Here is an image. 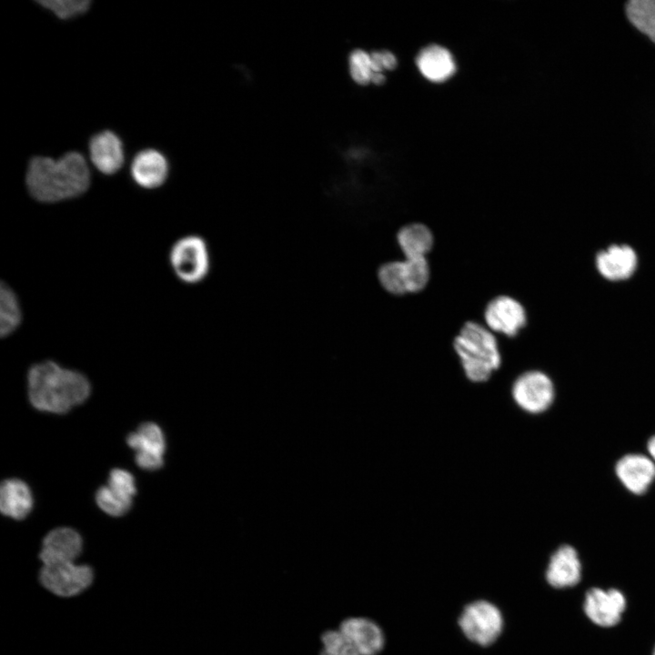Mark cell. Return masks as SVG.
<instances>
[{"label":"cell","mask_w":655,"mask_h":655,"mask_svg":"<svg viewBox=\"0 0 655 655\" xmlns=\"http://www.w3.org/2000/svg\"><path fill=\"white\" fill-rule=\"evenodd\" d=\"M25 185L38 202H61L80 196L88 189L90 171L78 152H68L58 159L35 156L28 164Z\"/></svg>","instance_id":"cell-1"},{"label":"cell","mask_w":655,"mask_h":655,"mask_svg":"<svg viewBox=\"0 0 655 655\" xmlns=\"http://www.w3.org/2000/svg\"><path fill=\"white\" fill-rule=\"evenodd\" d=\"M26 379L30 403L46 412L66 413L84 402L91 392L86 375L50 359L33 364Z\"/></svg>","instance_id":"cell-2"},{"label":"cell","mask_w":655,"mask_h":655,"mask_svg":"<svg viewBox=\"0 0 655 655\" xmlns=\"http://www.w3.org/2000/svg\"><path fill=\"white\" fill-rule=\"evenodd\" d=\"M452 352L471 384L489 382L504 364L500 339L479 319H468L452 338Z\"/></svg>","instance_id":"cell-3"},{"label":"cell","mask_w":655,"mask_h":655,"mask_svg":"<svg viewBox=\"0 0 655 655\" xmlns=\"http://www.w3.org/2000/svg\"><path fill=\"white\" fill-rule=\"evenodd\" d=\"M168 262L180 282L186 285L202 283L209 276L212 267L208 243L200 235H184L170 247Z\"/></svg>","instance_id":"cell-4"},{"label":"cell","mask_w":655,"mask_h":655,"mask_svg":"<svg viewBox=\"0 0 655 655\" xmlns=\"http://www.w3.org/2000/svg\"><path fill=\"white\" fill-rule=\"evenodd\" d=\"M509 395L513 404L523 413L537 416L553 405L556 388L550 376L538 368L519 372L510 383Z\"/></svg>","instance_id":"cell-5"},{"label":"cell","mask_w":655,"mask_h":655,"mask_svg":"<svg viewBox=\"0 0 655 655\" xmlns=\"http://www.w3.org/2000/svg\"><path fill=\"white\" fill-rule=\"evenodd\" d=\"M481 321L499 338L515 339L527 328L529 312L520 298L499 293L484 305Z\"/></svg>","instance_id":"cell-6"},{"label":"cell","mask_w":655,"mask_h":655,"mask_svg":"<svg viewBox=\"0 0 655 655\" xmlns=\"http://www.w3.org/2000/svg\"><path fill=\"white\" fill-rule=\"evenodd\" d=\"M458 625L467 639L480 646H489L501 634L503 617L491 602L477 600L465 607Z\"/></svg>","instance_id":"cell-7"},{"label":"cell","mask_w":655,"mask_h":655,"mask_svg":"<svg viewBox=\"0 0 655 655\" xmlns=\"http://www.w3.org/2000/svg\"><path fill=\"white\" fill-rule=\"evenodd\" d=\"M94 573L87 565L61 562L43 565L39 580L47 590L59 597H73L86 590Z\"/></svg>","instance_id":"cell-8"},{"label":"cell","mask_w":655,"mask_h":655,"mask_svg":"<svg viewBox=\"0 0 655 655\" xmlns=\"http://www.w3.org/2000/svg\"><path fill=\"white\" fill-rule=\"evenodd\" d=\"M127 445L136 450V464L147 470L161 468L166 449L165 436L160 427L154 422H144L126 437Z\"/></svg>","instance_id":"cell-9"},{"label":"cell","mask_w":655,"mask_h":655,"mask_svg":"<svg viewBox=\"0 0 655 655\" xmlns=\"http://www.w3.org/2000/svg\"><path fill=\"white\" fill-rule=\"evenodd\" d=\"M625 608L626 599L616 589L604 590L593 588L585 595V614L593 623L601 627H611L619 623Z\"/></svg>","instance_id":"cell-10"},{"label":"cell","mask_w":655,"mask_h":655,"mask_svg":"<svg viewBox=\"0 0 655 655\" xmlns=\"http://www.w3.org/2000/svg\"><path fill=\"white\" fill-rule=\"evenodd\" d=\"M394 238L402 258L429 257L437 245L433 228L420 220L402 224Z\"/></svg>","instance_id":"cell-11"},{"label":"cell","mask_w":655,"mask_h":655,"mask_svg":"<svg viewBox=\"0 0 655 655\" xmlns=\"http://www.w3.org/2000/svg\"><path fill=\"white\" fill-rule=\"evenodd\" d=\"M82 546V538L76 530L56 528L44 538L39 558L43 565L72 562L80 555Z\"/></svg>","instance_id":"cell-12"},{"label":"cell","mask_w":655,"mask_h":655,"mask_svg":"<svg viewBox=\"0 0 655 655\" xmlns=\"http://www.w3.org/2000/svg\"><path fill=\"white\" fill-rule=\"evenodd\" d=\"M619 480L631 493H645L655 479V462L641 454H627L615 467Z\"/></svg>","instance_id":"cell-13"},{"label":"cell","mask_w":655,"mask_h":655,"mask_svg":"<svg viewBox=\"0 0 655 655\" xmlns=\"http://www.w3.org/2000/svg\"><path fill=\"white\" fill-rule=\"evenodd\" d=\"M88 147L91 162L99 172L110 176L121 169L125 160L123 143L114 132L106 130L94 135Z\"/></svg>","instance_id":"cell-14"},{"label":"cell","mask_w":655,"mask_h":655,"mask_svg":"<svg viewBox=\"0 0 655 655\" xmlns=\"http://www.w3.org/2000/svg\"><path fill=\"white\" fill-rule=\"evenodd\" d=\"M338 630L350 640L360 655H378L385 644L381 628L370 619L352 617L344 620Z\"/></svg>","instance_id":"cell-15"},{"label":"cell","mask_w":655,"mask_h":655,"mask_svg":"<svg viewBox=\"0 0 655 655\" xmlns=\"http://www.w3.org/2000/svg\"><path fill=\"white\" fill-rule=\"evenodd\" d=\"M168 170V163L165 156L152 148L138 152L130 167L134 182L145 189L161 186L166 181Z\"/></svg>","instance_id":"cell-16"},{"label":"cell","mask_w":655,"mask_h":655,"mask_svg":"<svg viewBox=\"0 0 655 655\" xmlns=\"http://www.w3.org/2000/svg\"><path fill=\"white\" fill-rule=\"evenodd\" d=\"M637 265V254L628 245H612L600 251L596 257L599 273L610 281H620L630 277Z\"/></svg>","instance_id":"cell-17"},{"label":"cell","mask_w":655,"mask_h":655,"mask_svg":"<svg viewBox=\"0 0 655 655\" xmlns=\"http://www.w3.org/2000/svg\"><path fill=\"white\" fill-rule=\"evenodd\" d=\"M581 578V564L576 549L570 545L559 547L550 556L546 579L558 589L572 587Z\"/></svg>","instance_id":"cell-18"},{"label":"cell","mask_w":655,"mask_h":655,"mask_svg":"<svg viewBox=\"0 0 655 655\" xmlns=\"http://www.w3.org/2000/svg\"><path fill=\"white\" fill-rule=\"evenodd\" d=\"M416 63L422 76L436 83L446 81L456 70L450 52L438 45L423 48L418 55Z\"/></svg>","instance_id":"cell-19"},{"label":"cell","mask_w":655,"mask_h":655,"mask_svg":"<svg viewBox=\"0 0 655 655\" xmlns=\"http://www.w3.org/2000/svg\"><path fill=\"white\" fill-rule=\"evenodd\" d=\"M33 498L28 485L18 479H5L0 488L1 512L15 519H23L30 512Z\"/></svg>","instance_id":"cell-20"},{"label":"cell","mask_w":655,"mask_h":655,"mask_svg":"<svg viewBox=\"0 0 655 655\" xmlns=\"http://www.w3.org/2000/svg\"><path fill=\"white\" fill-rule=\"evenodd\" d=\"M379 288L388 297H408L403 268V258H391L380 262L375 270Z\"/></svg>","instance_id":"cell-21"},{"label":"cell","mask_w":655,"mask_h":655,"mask_svg":"<svg viewBox=\"0 0 655 655\" xmlns=\"http://www.w3.org/2000/svg\"><path fill=\"white\" fill-rule=\"evenodd\" d=\"M625 15L630 25L655 45V0H627Z\"/></svg>","instance_id":"cell-22"},{"label":"cell","mask_w":655,"mask_h":655,"mask_svg":"<svg viewBox=\"0 0 655 655\" xmlns=\"http://www.w3.org/2000/svg\"><path fill=\"white\" fill-rule=\"evenodd\" d=\"M23 310L14 289L5 282L0 286V335L6 338L20 327Z\"/></svg>","instance_id":"cell-23"},{"label":"cell","mask_w":655,"mask_h":655,"mask_svg":"<svg viewBox=\"0 0 655 655\" xmlns=\"http://www.w3.org/2000/svg\"><path fill=\"white\" fill-rule=\"evenodd\" d=\"M403 268L408 296L420 295L429 287L433 270L428 257L403 258Z\"/></svg>","instance_id":"cell-24"},{"label":"cell","mask_w":655,"mask_h":655,"mask_svg":"<svg viewBox=\"0 0 655 655\" xmlns=\"http://www.w3.org/2000/svg\"><path fill=\"white\" fill-rule=\"evenodd\" d=\"M96 501L102 510L113 517L123 516L132 505V499L117 493L107 485L102 486L96 490Z\"/></svg>","instance_id":"cell-25"},{"label":"cell","mask_w":655,"mask_h":655,"mask_svg":"<svg viewBox=\"0 0 655 655\" xmlns=\"http://www.w3.org/2000/svg\"><path fill=\"white\" fill-rule=\"evenodd\" d=\"M320 655H360L350 640L339 630H330L321 636Z\"/></svg>","instance_id":"cell-26"},{"label":"cell","mask_w":655,"mask_h":655,"mask_svg":"<svg viewBox=\"0 0 655 655\" xmlns=\"http://www.w3.org/2000/svg\"><path fill=\"white\" fill-rule=\"evenodd\" d=\"M37 3L63 20L85 14L91 5L89 0H55Z\"/></svg>","instance_id":"cell-27"},{"label":"cell","mask_w":655,"mask_h":655,"mask_svg":"<svg viewBox=\"0 0 655 655\" xmlns=\"http://www.w3.org/2000/svg\"><path fill=\"white\" fill-rule=\"evenodd\" d=\"M349 73L358 85L370 83L374 74L370 54L361 49L354 50L349 55Z\"/></svg>","instance_id":"cell-28"},{"label":"cell","mask_w":655,"mask_h":655,"mask_svg":"<svg viewBox=\"0 0 655 655\" xmlns=\"http://www.w3.org/2000/svg\"><path fill=\"white\" fill-rule=\"evenodd\" d=\"M107 486L130 499L136 493L134 476L126 469H113L109 473Z\"/></svg>","instance_id":"cell-29"},{"label":"cell","mask_w":655,"mask_h":655,"mask_svg":"<svg viewBox=\"0 0 655 655\" xmlns=\"http://www.w3.org/2000/svg\"><path fill=\"white\" fill-rule=\"evenodd\" d=\"M374 73H382L383 70H392L397 66V58L389 51H375L370 54Z\"/></svg>","instance_id":"cell-30"},{"label":"cell","mask_w":655,"mask_h":655,"mask_svg":"<svg viewBox=\"0 0 655 655\" xmlns=\"http://www.w3.org/2000/svg\"><path fill=\"white\" fill-rule=\"evenodd\" d=\"M650 458L655 462V436H652L647 444Z\"/></svg>","instance_id":"cell-31"},{"label":"cell","mask_w":655,"mask_h":655,"mask_svg":"<svg viewBox=\"0 0 655 655\" xmlns=\"http://www.w3.org/2000/svg\"><path fill=\"white\" fill-rule=\"evenodd\" d=\"M371 82L375 85H381L385 82V76L382 73H374L371 78Z\"/></svg>","instance_id":"cell-32"},{"label":"cell","mask_w":655,"mask_h":655,"mask_svg":"<svg viewBox=\"0 0 655 655\" xmlns=\"http://www.w3.org/2000/svg\"><path fill=\"white\" fill-rule=\"evenodd\" d=\"M653 655H655V649H654V653H653Z\"/></svg>","instance_id":"cell-33"}]
</instances>
